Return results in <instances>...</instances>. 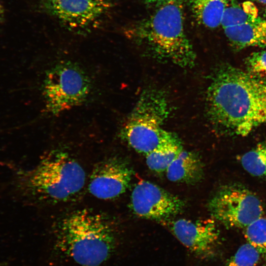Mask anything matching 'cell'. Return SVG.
<instances>
[{"label": "cell", "instance_id": "cell-1", "mask_svg": "<svg viewBox=\"0 0 266 266\" xmlns=\"http://www.w3.org/2000/svg\"><path fill=\"white\" fill-rule=\"evenodd\" d=\"M207 117L219 133L245 136L266 125V77L224 65L211 77Z\"/></svg>", "mask_w": 266, "mask_h": 266}, {"label": "cell", "instance_id": "cell-2", "mask_svg": "<svg viewBox=\"0 0 266 266\" xmlns=\"http://www.w3.org/2000/svg\"><path fill=\"white\" fill-rule=\"evenodd\" d=\"M184 21L182 1L176 0L158 7L152 15L126 28L124 33L156 58L191 67L196 54Z\"/></svg>", "mask_w": 266, "mask_h": 266}, {"label": "cell", "instance_id": "cell-3", "mask_svg": "<svg viewBox=\"0 0 266 266\" xmlns=\"http://www.w3.org/2000/svg\"><path fill=\"white\" fill-rule=\"evenodd\" d=\"M113 226L103 215L87 209L64 217L55 232V247L82 266H99L114 252Z\"/></svg>", "mask_w": 266, "mask_h": 266}, {"label": "cell", "instance_id": "cell-4", "mask_svg": "<svg viewBox=\"0 0 266 266\" xmlns=\"http://www.w3.org/2000/svg\"><path fill=\"white\" fill-rule=\"evenodd\" d=\"M169 111V104L163 92L155 89L144 91L121 131V137L145 155L180 141L175 134L164 129Z\"/></svg>", "mask_w": 266, "mask_h": 266}, {"label": "cell", "instance_id": "cell-5", "mask_svg": "<svg viewBox=\"0 0 266 266\" xmlns=\"http://www.w3.org/2000/svg\"><path fill=\"white\" fill-rule=\"evenodd\" d=\"M85 182L82 166L68 154L55 151L42 158L28 173L26 185L38 199L59 202L76 196Z\"/></svg>", "mask_w": 266, "mask_h": 266}, {"label": "cell", "instance_id": "cell-6", "mask_svg": "<svg viewBox=\"0 0 266 266\" xmlns=\"http://www.w3.org/2000/svg\"><path fill=\"white\" fill-rule=\"evenodd\" d=\"M92 88L91 80L78 65L60 62L46 71L42 85L45 109L58 114L84 102Z\"/></svg>", "mask_w": 266, "mask_h": 266}, {"label": "cell", "instance_id": "cell-7", "mask_svg": "<svg viewBox=\"0 0 266 266\" xmlns=\"http://www.w3.org/2000/svg\"><path fill=\"white\" fill-rule=\"evenodd\" d=\"M208 206L214 220L231 228L244 229L264 213L258 197L238 185L223 187L211 199Z\"/></svg>", "mask_w": 266, "mask_h": 266}, {"label": "cell", "instance_id": "cell-8", "mask_svg": "<svg viewBox=\"0 0 266 266\" xmlns=\"http://www.w3.org/2000/svg\"><path fill=\"white\" fill-rule=\"evenodd\" d=\"M41 10L69 30L86 31L112 7L111 0H38Z\"/></svg>", "mask_w": 266, "mask_h": 266}, {"label": "cell", "instance_id": "cell-9", "mask_svg": "<svg viewBox=\"0 0 266 266\" xmlns=\"http://www.w3.org/2000/svg\"><path fill=\"white\" fill-rule=\"evenodd\" d=\"M130 205L133 212L139 217L164 220L180 213L185 203L155 184L143 180L133 188Z\"/></svg>", "mask_w": 266, "mask_h": 266}, {"label": "cell", "instance_id": "cell-10", "mask_svg": "<svg viewBox=\"0 0 266 266\" xmlns=\"http://www.w3.org/2000/svg\"><path fill=\"white\" fill-rule=\"evenodd\" d=\"M168 228L174 236L198 259L209 260L217 254L220 233L214 220L179 219L168 224Z\"/></svg>", "mask_w": 266, "mask_h": 266}, {"label": "cell", "instance_id": "cell-11", "mask_svg": "<svg viewBox=\"0 0 266 266\" xmlns=\"http://www.w3.org/2000/svg\"><path fill=\"white\" fill-rule=\"evenodd\" d=\"M133 170L123 160L111 158L100 163L90 176L89 190L101 200L115 199L127 188L132 178Z\"/></svg>", "mask_w": 266, "mask_h": 266}, {"label": "cell", "instance_id": "cell-12", "mask_svg": "<svg viewBox=\"0 0 266 266\" xmlns=\"http://www.w3.org/2000/svg\"><path fill=\"white\" fill-rule=\"evenodd\" d=\"M224 30L234 50L249 47H266V20L258 17L251 22Z\"/></svg>", "mask_w": 266, "mask_h": 266}, {"label": "cell", "instance_id": "cell-13", "mask_svg": "<svg viewBox=\"0 0 266 266\" xmlns=\"http://www.w3.org/2000/svg\"><path fill=\"white\" fill-rule=\"evenodd\" d=\"M203 170V163L199 156L183 149L166 172L170 181L194 184L202 179Z\"/></svg>", "mask_w": 266, "mask_h": 266}, {"label": "cell", "instance_id": "cell-14", "mask_svg": "<svg viewBox=\"0 0 266 266\" xmlns=\"http://www.w3.org/2000/svg\"><path fill=\"white\" fill-rule=\"evenodd\" d=\"M194 15L199 23L214 29L221 24L227 1L223 0H189Z\"/></svg>", "mask_w": 266, "mask_h": 266}, {"label": "cell", "instance_id": "cell-15", "mask_svg": "<svg viewBox=\"0 0 266 266\" xmlns=\"http://www.w3.org/2000/svg\"><path fill=\"white\" fill-rule=\"evenodd\" d=\"M182 149L180 141L164 145L145 155L146 164L155 172H166Z\"/></svg>", "mask_w": 266, "mask_h": 266}, {"label": "cell", "instance_id": "cell-16", "mask_svg": "<svg viewBox=\"0 0 266 266\" xmlns=\"http://www.w3.org/2000/svg\"><path fill=\"white\" fill-rule=\"evenodd\" d=\"M243 168L250 174L266 177V142L258 144L241 157Z\"/></svg>", "mask_w": 266, "mask_h": 266}, {"label": "cell", "instance_id": "cell-17", "mask_svg": "<svg viewBox=\"0 0 266 266\" xmlns=\"http://www.w3.org/2000/svg\"><path fill=\"white\" fill-rule=\"evenodd\" d=\"M257 17L256 8L250 2H246L242 6L236 4L229 5L227 4L221 25L225 29L251 22Z\"/></svg>", "mask_w": 266, "mask_h": 266}, {"label": "cell", "instance_id": "cell-18", "mask_svg": "<svg viewBox=\"0 0 266 266\" xmlns=\"http://www.w3.org/2000/svg\"><path fill=\"white\" fill-rule=\"evenodd\" d=\"M221 266H266V262L260 253L247 242Z\"/></svg>", "mask_w": 266, "mask_h": 266}, {"label": "cell", "instance_id": "cell-19", "mask_svg": "<svg viewBox=\"0 0 266 266\" xmlns=\"http://www.w3.org/2000/svg\"><path fill=\"white\" fill-rule=\"evenodd\" d=\"M243 230L247 242L260 253L266 262V218L261 217Z\"/></svg>", "mask_w": 266, "mask_h": 266}, {"label": "cell", "instance_id": "cell-20", "mask_svg": "<svg viewBox=\"0 0 266 266\" xmlns=\"http://www.w3.org/2000/svg\"><path fill=\"white\" fill-rule=\"evenodd\" d=\"M245 65L248 72L266 77V50L252 53L246 59Z\"/></svg>", "mask_w": 266, "mask_h": 266}, {"label": "cell", "instance_id": "cell-21", "mask_svg": "<svg viewBox=\"0 0 266 266\" xmlns=\"http://www.w3.org/2000/svg\"><path fill=\"white\" fill-rule=\"evenodd\" d=\"M174 0H144V1L148 5L159 7Z\"/></svg>", "mask_w": 266, "mask_h": 266}, {"label": "cell", "instance_id": "cell-22", "mask_svg": "<svg viewBox=\"0 0 266 266\" xmlns=\"http://www.w3.org/2000/svg\"><path fill=\"white\" fill-rule=\"evenodd\" d=\"M4 15V9L2 5L0 2V21L3 19Z\"/></svg>", "mask_w": 266, "mask_h": 266}, {"label": "cell", "instance_id": "cell-23", "mask_svg": "<svg viewBox=\"0 0 266 266\" xmlns=\"http://www.w3.org/2000/svg\"><path fill=\"white\" fill-rule=\"evenodd\" d=\"M261 3L266 4V0H255Z\"/></svg>", "mask_w": 266, "mask_h": 266}, {"label": "cell", "instance_id": "cell-24", "mask_svg": "<svg viewBox=\"0 0 266 266\" xmlns=\"http://www.w3.org/2000/svg\"><path fill=\"white\" fill-rule=\"evenodd\" d=\"M265 14L266 15V9H265Z\"/></svg>", "mask_w": 266, "mask_h": 266}, {"label": "cell", "instance_id": "cell-25", "mask_svg": "<svg viewBox=\"0 0 266 266\" xmlns=\"http://www.w3.org/2000/svg\"><path fill=\"white\" fill-rule=\"evenodd\" d=\"M224 0V1H227V0Z\"/></svg>", "mask_w": 266, "mask_h": 266}]
</instances>
